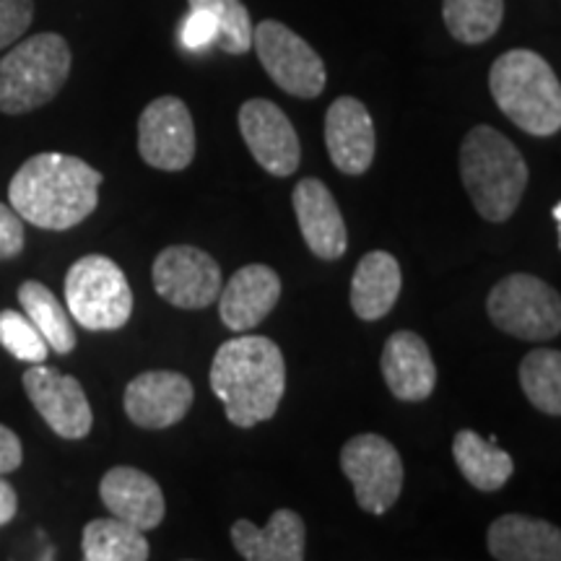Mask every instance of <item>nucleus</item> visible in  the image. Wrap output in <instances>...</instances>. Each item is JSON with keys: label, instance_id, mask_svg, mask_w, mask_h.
<instances>
[{"label": "nucleus", "instance_id": "nucleus-1", "mask_svg": "<svg viewBox=\"0 0 561 561\" xmlns=\"http://www.w3.org/2000/svg\"><path fill=\"white\" fill-rule=\"evenodd\" d=\"M102 172L79 157L45 151L26 159L11 178L9 203L21 221L47 231H68L100 206Z\"/></svg>", "mask_w": 561, "mask_h": 561}, {"label": "nucleus", "instance_id": "nucleus-2", "mask_svg": "<svg viewBox=\"0 0 561 561\" xmlns=\"http://www.w3.org/2000/svg\"><path fill=\"white\" fill-rule=\"evenodd\" d=\"M208 380L231 424L252 430L276 416L286 392L284 354L265 335H240L216 351Z\"/></svg>", "mask_w": 561, "mask_h": 561}, {"label": "nucleus", "instance_id": "nucleus-3", "mask_svg": "<svg viewBox=\"0 0 561 561\" xmlns=\"http://www.w3.org/2000/svg\"><path fill=\"white\" fill-rule=\"evenodd\" d=\"M460 180L481 219L504 224L520 206L530 170L504 133L491 125H476L460 146Z\"/></svg>", "mask_w": 561, "mask_h": 561}, {"label": "nucleus", "instance_id": "nucleus-4", "mask_svg": "<svg viewBox=\"0 0 561 561\" xmlns=\"http://www.w3.org/2000/svg\"><path fill=\"white\" fill-rule=\"evenodd\" d=\"M489 91L510 123L536 138L561 130V83L543 55L515 47L489 70Z\"/></svg>", "mask_w": 561, "mask_h": 561}, {"label": "nucleus", "instance_id": "nucleus-5", "mask_svg": "<svg viewBox=\"0 0 561 561\" xmlns=\"http://www.w3.org/2000/svg\"><path fill=\"white\" fill-rule=\"evenodd\" d=\"M70 76V47L60 34L42 32L11 47L0 60V112L24 115L60 94Z\"/></svg>", "mask_w": 561, "mask_h": 561}, {"label": "nucleus", "instance_id": "nucleus-6", "mask_svg": "<svg viewBox=\"0 0 561 561\" xmlns=\"http://www.w3.org/2000/svg\"><path fill=\"white\" fill-rule=\"evenodd\" d=\"M68 314L87 331H121L133 314V289L107 255H83L66 276Z\"/></svg>", "mask_w": 561, "mask_h": 561}, {"label": "nucleus", "instance_id": "nucleus-7", "mask_svg": "<svg viewBox=\"0 0 561 561\" xmlns=\"http://www.w3.org/2000/svg\"><path fill=\"white\" fill-rule=\"evenodd\" d=\"M489 320L512 339L543 343L561 331V299L546 280L530 273H512L496 280L486 297Z\"/></svg>", "mask_w": 561, "mask_h": 561}, {"label": "nucleus", "instance_id": "nucleus-8", "mask_svg": "<svg viewBox=\"0 0 561 561\" xmlns=\"http://www.w3.org/2000/svg\"><path fill=\"white\" fill-rule=\"evenodd\" d=\"M252 47L271 81L286 94L297 100H314L325 91V62L310 42L280 21L265 19L252 26Z\"/></svg>", "mask_w": 561, "mask_h": 561}, {"label": "nucleus", "instance_id": "nucleus-9", "mask_svg": "<svg viewBox=\"0 0 561 561\" xmlns=\"http://www.w3.org/2000/svg\"><path fill=\"white\" fill-rule=\"evenodd\" d=\"M341 471L354 483L356 504L369 515H385L403 491L401 453L380 434H356L341 450Z\"/></svg>", "mask_w": 561, "mask_h": 561}, {"label": "nucleus", "instance_id": "nucleus-10", "mask_svg": "<svg viewBox=\"0 0 561 561\" xmlns=\"http://www.w3.org/2000/svg\"><path fill=\"white\" fill-rule=\"evenodd\" d=\"M153 289L178 310H206L219 299L221 268L206 250L172 244L157 255L151 268Z\"/></svg>", "mask_w": 561, "mask_h": 561}, {"label": "nucleus", "instance_id": "nucleus-11", "mask_svg": "<svg viewBox=\"0 0 561 561\" xmlns=\"http://www.w3.org/2000/svg\"><path fill=\"white\" fill-rule=\"evenodd\" d=\"M140 159L153 170L182 172L195 159V125L180 96H159L138 117Z\"/></svg>", "mask_w": 561, "mask_h": 561}, {"label": "nucleus", "instance_id": "nucleus-12", "mask_svg": "<svg viewBox=\"0 0 561 561\" xmlns=\"http://www.w3.org/2000/svg\"><path fill=\"white\" fill-rule=\"evenodd\" d=\"M24 390L47 426L62 439H83L94 426L89 398L76 377L47 364H32L24 371Z\"/></svg>", "mask_w": 561, "mask_h": 561}, {"label": "nucleus", "instance_id": "nucleus-13", "mask_svg": "<svg viewBox=\"0 0 561 561\" xmlns=\"http://www.w3.org/2000/svg\"><path fill=\"white\" fill-rule=\"evenodd\" d=\"M252 159L273 178H291L299 170V136L286 112L271 100H248L237 115Z\"/></svg>", "mask_w": 561, "mask_h": 561}, {"label": "nucleus", "instance_id": "nucleus-14", "mask_svg": "<svg viewBox=\"0 0 561 561\" xmlns=\"http://www.w3.org/2000/svg\"><path fill=\"white\" fill-rule=\"evenodd\" d=\"M195 390L185 375L170 369L140 371L125 388V413L140 430H167L193 409Z\"/></svg>", "mask_w": 561, "mask_h": 561}, {"label": "nucleus", "instance_id": "nucleus-15", "mask_svg": "<svg viewBox=\"0 0 561 561\" xmlns=\"http://www.w3.org/2000/svg\"><path fill=\"white\" fill-rule=\"evenodd\" d=\"M294 214L305 237L307 248L320 261H339L348 250V231L339 201L331 187L318 178H305L294 187Z\"/></svg>", "mask_w": 561, "mask_h": 561}, {"label": "nucleus", "instance_id": "nucleus-16", "mask_svg": "<svg viewBox=\"0 0 561 561\" xmlns=\"http://www.w3.org/2000/svg\"><path fill=\"white\" fill-rule=\"evenodd\" d=\"M325 146L339 172L359 178L369 170L377 151V133L364 102L356 96H339L328 107Z\"/></svg>", "mask_w": 561, "mask_h": 561}, {"label": "nucleus", "instance_id": "nucleus-17", "mask_svg": "<svg viewBox=\"0 0 561 561\" xmlns=\"http://www.w3.org/2000/svg\"><path fill=\"white\" fill-rule=\"evenodd\" d=\"M280 299V276L271 265L250 263L221 284L219 318L229 331L248 333L276 310Z\"/></svg>", "mask_w": 561, "mask_h": 561}, {"label": "nucleus", "instance_id": "nucleus-18", "mask_svg": "<svg viewBox=\"0 0 561 561\" xmlns=\"http://www.w3.org/2000/svg\"><path fill=\"white\" fill-rule=\"evenodd\" d=\"M100 496L112 517L144 533L159 528L167 515L164 491L157 479L130 466L110 468L102 476Z\"/></svg>", "mask_w": 561, "mask_h": 561}, {"label": "nucleus", "instance_id": "nucleus-19", "mask_svg": "<svg viewBox=\"0 0 561 561\" xmlns=\"http://www.w3.org/2000/svg\"><path fill=\"white\" fill-rule=\"evenodd\" d=\"M380 369L392 396L405 403H421L437 385V364L426 341L413 331H398L385 341Z\"/></svg>", "mask_w": 561, "mask_h": 561}, {"label": "nucleus", "instance_id": "nucleus-20", "mask_svg": "<svg viewBox=\"0 0 561 561\" xmlns=\"http://www.w3.org/2000/svg\"><path fill=\"white\" fill-rule=\"evenodd\" d=\"M305 520L294 510H276L265 528L250 520L231 525V543L244 561H305Z\"/></svg>", "mask_w": 561, "mask_h": 561}, {"label": "nucleus", "instance_id": "nucleus-21", "mask_svg": "<svg viewBox=\"0 0 561 561\" xmlns=\"http://www.w3.org/2000/svg\"><path fill=\"white\" fill-rule=\"evenodd\" d=\"M486 546L496 561H561V530L541 517H496L489 525Z\"/></svg>", "mask_w": 561, "mask_h": 561}, {"label": "nucleus", "instance_id": "nucleus-22", "mask_svg": "<svg viewBox=\"0 0 561 561\" xmlns=\"http://www.w3.org/2000/svg\"><path fill=\"white\" fill-rule=\"evenodd\" d=\"M403 289L401 263L385 250H371L356 263L351 278V307L356 318L375 322L396 307Z\"/></svg>", "mask_w": 561, "mask_h": 561}, {"label": "nucleus", "instance_id": "nucleus-23", "mask_svg": "<svg viewBox=\"0 0 561 561\" xmlns=\"http://www.w3.org/2000/svg\"><path fill=\"white\" fill-rule=\"evenodd\" d=\"M453 455L466 481L479 491H500L515 473V460L496 437L483 439L473 430H460L453 439Z\"/></svg>", "mask_w": 561, "mask_h": 561}, {"label": "nucleus", "instance_id": "nucleus-24", "mask_svg": "<svg viewBox=\"0 0 561 561\" xmlns=\"http://www.w3.org/2000/svg\"><path fill=\"white\" fill-rule=\"evenodd\" d=\"M81 551L83 561H149L151 546L144 530L110 515L87 523Z\"/></svg>", "mask_w": 561, "mask_h": 561}, {"label": "nucleus", "instance_id": "nucleus-25", "mask_svg": "<svg viewBox=\"0 0 561 561\" xmlns=\"http://www.w3.org/2000/svg\"><path fill=\"white\" fill-rule=\"evenodd\" d=\"M21 310L32 320V325L42 333L55 354H70L76 348V331L73 320L60 299L47 289L42 280H24L19 286Z\"/></svg>", "mask_w": 561, "mask_h": 561}, {"label": "nucleus", "instance_id": "nucleus-26", "mask_svg": "<svg viewBox=\"0 0 561 561\" xmlns=\"http://www.w3.org/2000/svg\"><path fill=\"white\" fill-rule=\"evenodd\" d=\"M442 19L462 45H483L500 32L504 0H442Z\"/></svg>", "mask_w": 561, "mask_h": 561}, {"label": "nucleus", "instance_id": "nucleus-27", "mask_svg": "<svg viewBox=\"0 0 561 561\" xmlns=\"http://www.w3.org/2000/svg\"><path fill=\"white\" fill-rule=\"evenodd\" d=\"M520 388L538 411L561 413V351L533 348L520 362Z\"/></svg>", "mask_w": 561, "mask_h": 561}, {"label": "nucleus", "instance_id": "nucleus-28", "mask_svg": "<svg viewBox=\"0 0 561 561\" xmlns=\"http://www.w3.org/2000/svg\"><path fill=\"white\" fill-rule=\"evenodd\" d=\"M191 9L208 11L219 26V50L244 55L252 50V19L242 0H187Z\"/></svg>", "mask_w": 561, "mask_h": 561}, {"label": "nucleus", "instance_id": "nucleus-29", "mask_svg": "<svg viewBox=\"0 0 561 561\" xmlns=\"http://www.w3.org/2000/svg\"><path fill=\"white\" fill-rule=\"evenodd\" d=\"M0 346L9 351L13 359L26 364H45L50 354V346L32 325V320L16 310L0 312Z\"/></svg>", "mask_w": 561, "mask_h": 561}, {"label": "nucleus", "instance_id": "nucleus-30", "mask_svg": "<svg viewBox=\"0 0 561 561\" xmlns=\"http://www.w3.org/2000/svg\"><path fill=\"white\" fill-rule=\"evenodd\" d=\"M219 39V26L208 11L191 9L180 24V45L187 53H206Z\"/></svg>", "mask_w": 561, "mask_h": 561}, {"label": "nucleus", "instance_id": "nucleus-31", "mask_svg": "<svg viewBox=\"0 0 561 561\" xmlns=\"http://www.w3.org/2000/svg\"><path fill=\"white\" fill-rule=\"evenodd\" d=\"M34 19V0H0V50L24 37Z\"/></svg>", "mask_w": 561, "mask_h": 561}, {"label": "nucleus", "instance_id": "nucleus-32", "mask_svg": "<svg viewBox=\"0 0 561 561\" xmlns=\"http://www.w3.org/2000/svg\"><path fill=\"white\" fill-rule=\"evenodd\" d=\"M24 244V221L11 206L0 203V261H13V257L21 255Z\"/></svg>", "mask_w": 561, "mask_h": 561}, {"label": "nucleus", "instance_id": "nucleus-33", "mask_svg": "<svg viewBox=\"0 0 561 561\" xmlns=\"http://www.w3.org/2000/svg\"><path fill=\"white\" fill-rule=\"evenodd\" d=\"M24 462V447L16 432H11L9 426L0 424V476H9Z\"/></svg>", "mask_w": 561, "mask_h": 561}, {"label": "nucleus", "instance_id": "nucleus-34", "mask_svg": "<svg viewBox=\"0 0 561 561\" xmlns=\"http://www.w3.org/2000/svg\"><path fill=\"white\" fill-rule=\"evenodd\" d=\"M16 512H19L16 489H13L11 483L0 476V528H3V525H9L13 517H16Z\"/></svg>", "mask_w": 561, "mask_h": 561}, {"label": "nucleus", "instance_id": "nucleus-35", "mask_svg": "<svg viewBox=\"0 0 561 561\" xmlns=\"http://www.w3.org/2000/svg\"><path fill=\"white\" fill-rule=\"evenodd\" d=\"M551 214H553V221H557V231H561V206H559V203L553 206Z\"/></svg>", "mask_w": 561, "mask_h": 561}]
</instances>
